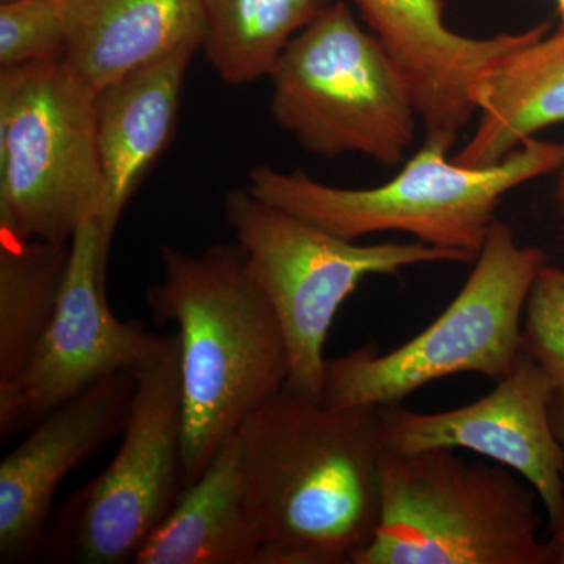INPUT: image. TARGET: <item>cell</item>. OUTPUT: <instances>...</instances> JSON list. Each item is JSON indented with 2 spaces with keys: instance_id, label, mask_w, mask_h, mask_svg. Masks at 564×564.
Returning <instances> with one entry per match:
<instances>
[{
  "instance_id": "1",
  "label": "cell",
  "mask_w": 564,
  "mask_h": 564,
  "mask_svg": "<svg viewBox=\"0 0 564 564\" xmlns=\"http://www.w3.org/2000/svg\"><path fill=\"white\" fill-rule=\"evenodd\" d=\"M237 441L259 564H355L380 522V410L284 388L245 419Z\"/></svg>"
},
{
  "instance_id": "2",
  "label": "cell",
  "mask_w": 564,
  "mask_h": 564,
  "mask_svg": "<svg viewBox=\"0 0 564 564\" xmlns=\"http://www.w3.org/2000/svg\"><path fill=\"white\" fill-rule=\"evenodd\" d=\"M147 293L152 317L181 347L182 484H195L245 419L288 384L289 352L272 303L237 243L163 247Z\"/></svg>"
},
{
  "instance_id": "3",
  "label": "cell",
  "mask_w": 564,
  "mask_h": 564,
  "mask_svg": "<svg viewBox=\"0 0 564 564\" xmlns=\"http://www.w3.org/2000/svg\"><path fill=\"white\" fill-rule=\"evenodd\" d=\"M447 152L423 144L402 172L380 187H332L303 172L258 165L247 188L340 239L356 242L370 234L406 232L417 242L475 261L503 196L564 165V143L536 139L489 166L448 161Z\"/></svg>"
},
{
  "instance_id": "4",
  "label": "cell",
  "mask_w": 564,
  "mask_h": 564,
  "mask_svg": "<svg viewBox=\"0 0 564 564\" xmlns=\"http://www.w3.org/2000/svg\"><path fill=\"white\" fill-rule=\"evenodd\" d=\"M514 474L466 463L455 448H386L380 522L355 564H554L540 497Z\"/></svg>"
},
{
  "instance_id": "5",
  "label": "cell",
  "mask_w": 564,
  "mask_h": 564,
  "mask_svg": "<svg viewBox=\"0 0 564 564\" xmlns=\"http://www.w3.org/2000/svg\"><path fill=\"white\" fill-rule=\"evenodd\" d=\"M462 291L440 317L395 350L364 347L326 359L322 403L383 410L441 378L478 373L500 381L524 352L522 313L543 252L516 242L513 229L494 221Z\"/></svg>"
},
{
  "instance_id": "6",
  "label": "cell",
  "mask_w": 564,
  "mask_h": 564,
  "mask_svg": "<svg viewBox=\"0 0 564 564\" xmlns=\"http://www.w3.org/2000/svg\"><path fill=\"white\" fill-rule=\"evenodd\" d=\"M96 93L65 61L0 68V234L68 243L98 218Z\"/></svg>"
},
{
  "instance_id": "7",
  "label": "cell",
  "mask_w": 564,
  "mask_h": 564,
  "mask_svg": "<svg viewBox=\"0 0 564 564\" xmlns=\"http://www.w3.org/2000/svg\"><path fill=\"white\" fill-rule=\"evenodd\" d=\"M269 79L274 122L311 154L395 166L413 143L419 113L403 74L343 0L288 44Z\"/></svg>"
},
{
  "instance_id": "8",
  "label": "cell",
  "mask_w": 564,
  "mask_h": 564,
  "mask_svg": "<svg viewBox=\"0 0 564 564\" xmlns=\"http://www.w3.org/2000/svg\"><path fill=\"white\" fill-rule=\"evenodd\" d=\"M226 220L272 303L289 352L285 389L322 402L326 337L364 278L421 263L469 262L422 242L358 245L262 202L248 188L225 198Z\"/></svg>"
},
{
  "instance_id": "9",
  "label": "cell",
  "mask_w": 564,
  "mask_h": 564,
  "mask_svg": "<svg viewBox=\"0 0 564 564\" xmlns=\"http://www.w3.org/2000/svg\"><path fill=\"white\" fill-rule=\"evenodd\" d=\"M181 347L162 336L135 372L120 451L101 474L70 494L41 547L52 562L132 563L182 491Z\"/></svg>"
},
{
  "instance_id": "10",
  "label": "cell",
  "mask_w": 564,
  "mask_h": 564,
  "mask_svg": "<svg viewBox=\"0 0 564 564\" xmlns=\"http://www.w3.org/2000/svg\"><path fill=\"white\" fill-rule=\"evenodd\" d=\"M106 274L95 218L70 239L68 272L50 329L20 377L0 388L2 444L99 381L137 372L158 348L162 336L111 313Z\"/></svg>"
},
{
  "instance_id": "11",
  "label": "cell",
  "mask_w": 564,
  "mask_h": 564,
  "mask_svg": "<svg viewBox=\"0 0 564 564\" xmlns=\"http://www.w3.org/2000/svg\"><path fill=\"white\" fill-rule=\"evenodd\" d=\"M555 381L524 350L484 399L444 413L380 410L388 451L466 448L524 477L554 525L564 510V451L552 423Z\"/></svg>"
},
{
  "instance_id": "12",
  "label": "cell",
  "mask_w": 564,
  "mask_h": 564,
  "mask_svg": "<svg viewBox=\"0 0 564 564\" xmlns=\"http://www.w3.org/2000/svg\"><path fill=\"white\" fill-rule=\"evenodd\" d=\"M362 20L399 66L425 143L451 150L477 113L474 85L497 58L543 39L551 22L525 32L469 39L444 21V0H355Z\"/></svg>"
},
{
  "instance_id": "13",
  "label": "cell",
  "mask_w": 564,
  "mask_h": 564,
  "mask_svg": "<svg viewBox=\"0 0 564 564\" xmlns=\"http://www.w3.org/2000/svg\"><path fill=\"white\" fill-rule=\"evenodd\" d=\"M135 372L99 381L41 419L0 463V563L41 549L55 494L85 459L122 434Z\"/></svg>"
},
{
  "instance_id": "14",
  "label": "cell",
  "mask_w": 564,
  "mask_h": 564,
  "mask_svg": "<svg viewBox=\"0 0 564 564\" xmlns=\"http://www.w3.org/2000/svg\"><path fill=\"white\" fill-rule=\"evenodd\" d=\"M198 51V46L181 47L96 93V137L104 174L102 207L96 221L107 261L122 212L172 139L185 74Z\"/></svg>"
},
{
  "instance_id": "15",
  "label": "cell",
  "mask_w": 564,
  "mask_h": 564,
  "mask_svg": "<svg viewBox=\"0 0 564 564\" xmlns=\"http://www.w3.org/2000/svg\"><path fill=\"white\" fill-rule=\"evenodd\" d=\"M203 33L199 0H68L65 62L101 90Z\"/></svg>"
},
{
  "instance_id": "16",
  "label": "cell",
  "mask_w": 564,
  "mask_h": 564,
  "mask_svg": "<svg viewBox=\"0 0 564 564\" xmlns=\"http://www.w3.org/2000/svg\"><path fill=\"white\" fill-rule=\"evenodd\" d=\"M474 135L452 161L489 166L564 122V31L497 58L474 85Z\"/></svg>"
},
{
  "instance_id": "17",
  "label": "cell",
  "mask_w": 564,
  "mask_h": 564,
  "mask_svg": "<svg viewBox=\"0 0 564 564\" xmlns=\"http://www.w3.org/2000/svg\"><path fill=\"white\" fill-rule=\"evenodd\" d=\"M261 538L248 507L237 432L182 491L133 564H259Z\"/></svg>"
},
{
  "instance_id": "18",
  "label": "cell",
  "mask_w": 564,
  "mask_h": 564,
  "mask_svg": "<svg viewBox=\"0 0 564 564\" xmlns=\"http://www.w3.org/2000/svg\"><path fill=\"white\" fill-rule=\"evenodd\" d=\"M334 0H199L202 51L225 84L272 74L282 52Z\"/></svg>"
},
{
  "instance_id": "19",
  "label": "cell",
  "mask_w": 564,
  "mask_h": 564,
  "mask_svg": "<svg viewBox=\"0 0 564 564\" xmlns=\"http://www.w3.org/2000/svg\"><path fill=\"white\" fill-rule=\"evenodd\" d=\"M69 259L70 242L0 234V388L20 377L50 329Z\"/></svg>"
},
{
  "instance_id": "20",
  "label": "cell",
  "mask_w": 564,
  "mask_h": 564,
  "mask_svg": "<svg viewBox=\"0 0 564 564\" xmlns=\"http://www.w3.org/2000/svg\"><path fill=\"white\" fill-rule=\"evenodd\" d=\"M68 0L0 2V68L65 61Z\"/></svg>"
},
{
  "instance_id": "21",
  "label": "cell",
  "mask_w": 564,
  "mask_h": 564,
  "mask_svg": "<svg viewBox=\"0 0 564 564\" xmlns=\"http://www.w3.org/2000/svg\"><path fill=\"white\" fill-rule=\"evenodd\" d=\"M524 350L564 388V270L544 265L525 303Z\"/></svg>"
},
{
  "instance_id": "22",
  "label": "cell",
  "mask_w": 564,
  "mask_h": 564,
  "mask_svg": "<svg viewBox=\"0 0 564 564\" xmlns=\"http://www.w3.org/2000/svg\"><path fill=\"white\" fill-rule=\"evenodd\" d=\"M552 423H554V430L556 437H558L560 444H562L564 451V389L556 388L554 400H552L551 406Z\"/></svg>"
},
{
  "instance_id": "23",
  "label": "cell",
  "mask_w": 564,
  "mask_h": 564,
  "mask_svg": "<svg viewBox=\"0 0 564 564\" xmlns=\"http://www.w3.org/2000/svg\"><path fill=\"white\" fill-rule=\"evenodd\" d=\"M552 540L551 543L554 545L555 551V563L564 564V510L560 516L558 521L551 527Z\"/></svg>"
},
{
  "instance_id": "24",
  "label": "cell",
  "mask_w": 564,
  "mask_h": 564,
  "mask_svg": "<svg viewBox=\"0 0 564 564\" xmlns=\"http://www.w3.org/2000/svg\"><path fill=\"white\" fill-rule=\"evenodd\" d=\"M556 195H558L560 206H562L564 215V165L560 169L558 188H556Z\"/></svg>"
},
{
  "instance_id": "25",
  "label": "cell",
  "mask_w": 564,
  "mask_h": 564,
  "mask_svg": "<svg viewBox=\"0 0 564 564\" xmlns=\"http://www.w3.org/2000/svg\"><path fill=\"white\" fill-rule=\"evenodd\" d=\"M556 10L560 14V31H564V0H556Z\"/></svg>"
},
{
  "instance_id": "26",
  "label": "cell",
  "mask_w": 564,
  "mask_h": 564,
  "mask_svg": "<svg viewBox=\"0 0 564 564\" xmlns=\"http://www.w3.org/2000/svg\"><path fill=\"white\" fill-rule=\"evenodd\" d=\"M0 2H9V0H0Z\"/></svg>"
},
{
  "instance_id": "27",
  "label": "cell",
  "mask_w": 564,
  "mask_h": 564,
  "mask_svg": "<svg viewBox=\"0 0 564 564\" xmlns=\"http://www.w3.org/2000/svg\"><path fill=\"white\" fill-rule=\"evenodd\" d=\"M564 389V388H563Z\"/></svg>"
}]
</instances>
